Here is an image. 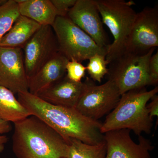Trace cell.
<instances>
[{"label":"cell","instance_id":"7","mask_svg":"<svg viewBox=\"0 0 158 158\" xmlns=\"http://www.w3.org/2000/svg\"><path fill=\"white\" fill-rule=\"evenodd\" d=\"M86 81L87 86L76 109L84 116L98 121L115 108L121 95L111 80L100 85H95L88 77Z\"/></svg>","mask_w":158,"mask_h":158},{"label":"cell","instance_id":"1","mask_svg":"<svg viewBox=\"0 0 158 158\" xmlns=\"http://www.w3.org/2000/svg\"><path fill=\"white\" fill-rule=\"evenodd\" d=\"M19 101L31 115L36 116L53 129L68 143L71 139L96 144L104 140L102 123L84 116L76 108L48 103L29 92H19Z\"/></svg>","mask_w":158,"mask_h":158},{"label":"cell","instance_id":"5","mask_svg":"<svg viewBox=\"0 0 158 158\" xmlns=\"http://www.w3.org/2000/svg\"><path fill=\"white\" fill-rule=\"evenodd\" d=\"M155 49L144 53L125 52L109 64V80L115 84L120 95L150 85L148 65Z\"/></svg>","mask_w":158,"mask_h":158},{"label":"cell","instance_id":"8","mask_svg":"<svg viewBox=\"0 0 158 158\" xmlns=\"http://www.w3.org/2000/svg\"><path fill=\"white\" fill-rule=\"evenodd\" d=\"M28 78L59 52V46L52 27L42 26L23 48Z\"/></svg>","mask_w":158,"mask_h":158},{"label":"cell","instance_id":"27","mask_svg":"<svg viewBox=\"0 0 158 158\" xmlns=\"http://www.w3.org/2000/svg\"></svg>","mask_w":158,"mask_h":158},{"label":"cell","instance_id":"16","mask_svg":"<svg viewBox=\"0 0 158 158\" xmlns=\"http://www.w3.org/2000/svg\"><path fill=\"white\" fill-rule=\"evenodd\" d=\"M41 26L33 20L20 15L3 37L0 46L23 49Z\"/></svg>","mask_w":158,"mask_h":158},{"label":"cell","instance_id":"19","mask_svg":"<svg viewBox=\"0 0 158 158\" xmlns=\"http://www.w3.org/2000/svg\"><path fill=\"white\" fill-rule=\"evenodd\" d=\"M20 15L15 0H7L0 6V44L3 37Z\"/></svg>","mask_w":158,"mask_h":158},{"label":"cell","instance_id":"24","mask_svg":"<svg viewBox=\"0 0 158 158\" xmlns=\"http://www.w3.org/2000/svg\"><path fill=\"white\" fill-rule=\"evenodd\" d=\"M12 128L11 123L0 119V153L4 151L9 141V138L6 134L10 132Z\"/></svg>","mask_w":158,"mask_h":158},{"label":"cell","instance_id":"6","mask_svg":"<svg viewBox=\"0 0 158 158\" xmlns=\"http://www.w3.org/2000/svg\"><path fill=\"white\" fill-rule=\"evenodd\" d=\"M52 28L56 35L59 52L69 61L89 60L95 54L106 56L107 48L98 46L86 33L68 17L57 16Z\"/></svg>","mask_w":158,"mask_h":158},{"label":"cell","instance_id":"17","mask_svg":"<svg viewBox=\"0 0 158 158\" xmlns=\"http://www.w3.org/2000/svg\"><path fill=\"white\" fill-rule=\"evenodd\" d=\"M30 116L14 93L0 86V119L14 123Z\"/></svg>","mask_w":158,"mask_h":158},{"label":"cell","instance_id":"23","mask_svg":"<svg viewBox=\"0 0 158 158\" xmlns=\"http://www.w3.org/2000/svg\"><path fill=\"white\" fill-rule=\"evenodd\" d=\"M148 73L150 85H156L158 83V52L153 54L148 65Z\"/></svg>","mask_w":158,"mask_h":158},{"label":"cell","instance_id":"22","mask_svg":"<svg viewBox=\"0 0 158 158\" xmlns=\"http://www.w3.org/2000/svg\"><path fill=\"white\" fill-rule=\"evenodd\" d=\"M77 0H51L56 11L57 16L66 17L77 2Z\"/></svg>","mask_w":158,"mask_h":158},{"label":"cell","instance_id":"3","mask_svg":"<svg viewBox=\"0 0 158 158\" xmlns=\"http://www.w3.org/2000/svg\"><path fill=\"white\" fill-rule=\"evenodd\" d=\"M158 92L157 86L151 90L144 88L123 94L116 106L102 123V134L120 129L132 131L138 136L143 133L150 134L153 119L150 116L147 105Z\"/></svg>","mask_w":158,"mask_h":158},{"label":"cell","instance_id":"10","mask_svg":"<svg viewBox=\"0 0 158 158\" xmlns=\"http://www.w3.org/2000/svg\"><path fill=\"white\" fill-rule=\"evenodd\" d=\"M131 131L120 129L105 133L106 146V158H151L154 149L151 141L143 136L138 137V142L133 141Z\"/></svg>","mask_w":158,"mask_h":158},{"label":"cell","instance_id":"20","mask_svg":"<svg viewBox=\"0 0 158 158\" xmlns=\"http://www.w3.org/2000/svg\"><path fill=\"white\" fill-rule=\"evenodd\" d=\"M108 64L106 56L95 54L89 59V62L86 66V70L93 81L101 83L104 77L108 75L107 65Z\"/></svg>","mask_w":158,"mask_h":158},{"label":"cell","instance_id":"18","mask_svg":"<svg viewBox=\"0 0 158 158\" xmlns=\"http://www.w3.org/2000/svg\"><path fill=\"white\" fill-rule=\"evenodd\" d=\"M69 144L66 158H106V146L105 140L98 144H89L71 139Z\"/></svg>","mask_w":158,"mask_h":158},{"label":"cell","instance_id":"15","mask_svg":"<svg viewBox=\"0 0 158 158\" xmlns=\"http://www.w3.org/2000/svg\"><path fill=\"white\" fill-rule=\"evenodd\" d=\"M21 15L41 26L52 27L57 16L51 0H15Z\"/></svg>","mask_w":158,"mask_h":158},{"label":"cell","instance_id":"14","mask_svg":"<svg viewBox=\"0 0 158 158\" xmlns=\"http://www.w3.org/2000/svg\"><path fill=\"white\" fill-rule=\"evenodd\" d=\"M69 61L60 52L57 53L35 74L28 78L29 92L37 95L63 78L66 75V65Z\"/></svg>","mask_w":158,"mask_h":158},{"label":"cell","instance_id":"21","mask_svg":"<svg viewBox=\"0 0 158 158\" xmlns=\"http://www.w3.org/2000/svg\"><path fill=\"white\" fill-rule=\"evenodd\" d=\"M86 66L76 60L69 61L66 65V76L71 81L79 82L85 76Z\"/></svg>","mask_w":158,"mask_h":158},{"label":"cell","instance_id":"9","mask_svg":"<svg viewBox=\"0 0 158 158\" xmlns=\"http://www.w3.org/2000/svg\"><path fill=\"white\" fill-rule=\"evenodd\" d=\"M158 46V6L145 7L137 13L125 52L144 53Z\"/></svg>","mask_w":158,"mask_h":158},{"label":"cell","instance_id":"2","mask_svg":"<svg viewBox=\"0 0 158 158\" xmlns=\"http://www.w3.org/2000/svg\"><path fill=\"white\" fill-rule=\"evenodd\" d=\"M12 150L17 158H67L69 144L36 116L14 123Z\"/></svg>","mask_w":158,"mask_h":158},{"label":"cell","instance_id":"4","mask_svg":"<svg viewBox=\"0 0 158 158\" xmlns=\"http://www.w3.org/2000/svg\"><path fill=\"white\" fill-rule=\"evenodd\" d=\"M103 24L113 35V41L108 47L106 59L109 64L123 54L137 15L133 1L95 0Z\"/></svg>","mask_w":158,"mask_h":158},{"label":"cell","instance_id":"25","mask_svg":"<svg viewBox=\"0 0 158 158\" xmlns=\"http://www.w3.org/2000/svg\"><path fill=\"white\" fill-rule=\"evenodd\" d=\"M150 102L147 105V108L151 118L158 116V96L157 94L153 97Z\"/></svg>","mask_w":158,"mask_h":158},{"label":"cell","instance_id":"11","mask_svg":"<svg viewBox=\"0 0 158 158\" xmlns=\"http://www.w3.org/2000/svg\"><path fill=\"white\" fill-rule=\"evenodd\" d=\"M0 86L15 94L28 91L22 49L0 46Z\"/></svg>","mask_w":158,"mask_h":158},{"label":"cell","instance_id":"26","mask_svg":"<svg viewBox=\"0 0 158 158\" xmlns=\"http://www.w3.org/2000/svg\"><path fill=\"white\" fill-rule=\"evenodd\" d=\"M7 0H0V6H2L3 4L7 2Z\"/></svg>","mask_w":158,"mask_h":158},{"label":"cell","instance_id":"13","mask_svg":"<svg viewBox=\"0 0 158 158\" xmlns=\"http://www.w3.org/2000/svg\"><path fill=\"white\" fill-rule=\"evenodd\" d=\"M87 86L84 82L71 81L65 75L63 78L40 92L37 96L55 106L76 108Z\"/></svg>","mask_w":158,"mask_h":158},{"label":"cell","instance_id":"12","mask_svg":"<svg viewBox=\"0 0 158 158\" xmlns=\"http://www.w3.org/2000/svg\"><path fill=\"white\" fill-rule=\"evenodd\" d=\"M67 17L102 48H108L106 34L95 0H77Z\"/></svg>","mask_w":158,"mask_h":158}]
</instances>
